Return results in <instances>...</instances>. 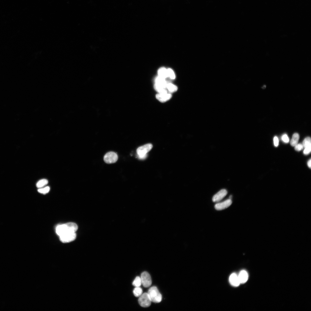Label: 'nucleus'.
<instances>
[{
    "label": "nucleus",
    "mask_w": 311,
    "mask_h": 311,
    "mask_svg": "<svg viewBox=\"0 0 311 311\" xmlns=\"http://www.w3.org/2000/svg\"><path fill=\"white\" fill-rule=\"evenodd\" d=\"M77 229V225L76 223L69 222L58 225L56 228V232L60 236L68 233L75 232Z\"/></svg>",
    "instance_id": "nucleus-1"
},
{
    "label": "nucleus",
    "mask_w": 311,
    "mask_h": 311,
    "mask_svg": "<svg viewBox=\"0 0 311 311\" xmlns=\"http://www.w3.org/2000/svg\"><path fill=\"white\" fill-rule=\"evenodd\" d=\"M147 293L151 302L158 303L161 301L162 296L156 287L153 286L150 287Z\"/></svg>",
    "instance_id": "nucleus-2"
},
{
    "label": "nucleus",
    "mask_w": 311,
    "mask_h": 311,
    "mask_svg": "<svg viewBox=\"0 0 311 311\" xmlns=\"http://www.w3.org/2000/svg\"><path fill=\"white\" fill-rule=\"evenodd\" d=\"M153 146L151 143H148L139 147L136 150L138 158L140 159H145L147 157V153L152 148Z\"/></svg>",
    "instance_id": "nucleus-3"
},
{
    "label": "nucleus",
    "mask_w": 311,
    "mask_h": 311,
    "mask_svg": "<svg viewBox=\"0 0 311 311\" xmlns=\"http://www.w3.org/2000/svg\"><path fill=\"white\" fill-rule=\"evenodd\" d=\"M138 302L141 306L146 308L150 306L151 301L147 293H145L139 297Z\"/></svg>",
    "instance_id": "nucleus-4"
},
{
    "label": "nucleus",
    "mask_w": 311,
    "mask_h": 311,
    "mask_svg": "<svg viewBox=\"0 0 311 311\" xmlns=\"http://www.w3.org/2000/svg\"><path fill=\"white\" fill-rule=\"evenodd\" d=\"M118 158V156L116 153L113 151H109L104 155V160L107 164H111L115 162Z\"/></svg>",
    "instance_id": "nucleus-5"
},
{
    "label": "nucleus",
    "mask_w": 311,
    "mask_h": 311,
    "mask_svg": "<svg viewBox=\"0 0 311 311\" xmlns=\"http://www.w3.org/2000/svg\"><path fill=\"white\" fill-rule=\"evenodd\" d=\"M60 241L63 243H66L72 242L76 238L75 232H69L65 234L59 236Z\"/></svg>",
    "instance_id": "nucleus-6"
},
{
    "label": "nucleus",
    "mask_w": 311,
    "mask_h": 311,
    "mask_svg": "<svg viewBox=\"0 0 311 311\" xmlns=\"http://www.w3.org/2000/svg\"><path fill=\"white\" fill-rule=\"evenodd\" d=\"M141 278L142 284L144 287H148L151 286L152 281L151 276L148 272H142L141 275Z\"/></svg>",
    "instance_id": "nucleus-7"
},
{
    "label": "nucleus",
    "mask_w": 311,
    "mask_h": 311,
    "mask_svg": "<svg viewBox=\"0 0 311 311\" xmlns=\"http://www.w3.org/2000/svg\"><path fill=\"white\" fill-rule=\"evenodd\" d=\"M232 203V200L229 199L221 202L216 204L215 206V208L216 210H221L230 206Z\"/></svg>",
    "instance_id": "nucleus-8"
},
{
    "label": "nucleus",
    "mask_w": 311,
    "mask_h": 311,
    "mask_svg": "<svg viewBox=\"0 0 311 311\" xmlns=\"http://www.w3.org/2000/svg\"><path fill=\"white\" fill-rule=\"evenodd\" d=\"M227 191L224 189L221 190L215 194L212 198L214 202H218L222 200L227 194Z\"/></svg>",
    "instance_id": "nucleus-9"
},
{
    "label": "nucleus",
    "mask_w": 311,
    "mask_h": 311,
    "mask_svg": "<svg viewBox=\"0 0 311 311\" xmlns=\"http://www.w3.org/2000/svg\"><path fill=\"white\" fill-rule=\"evenodd\" d=\"M172 95L170 93H158L156 94V98L160 102L164 103L170 99Z\"/></svg>",
    "instance_id": "nucleus-10"
},
{
    "label": "nucleus",
    "mask_w": 311,
    "mask_h": 311,
    "mask_svg": "<svg viewBox=\"0 0 311 311\" xmlns=\"http://www.w3.org/2000/svg\"><path fill=\"white\" fill-rule=\"evenodd\" d=\"M229 281L230 284L234 287H237L240 284L238 275L235 273L231 274L229 278Z\"/></svg>",
    "instance_id": "nucleus-11"
},
{
    "label": "nucleus",
    "mask_w": 311,
    "mask_h": 311,
    "mask_svg": "<svg viewBox=\"0 0 311 311\" xmlns=\"http://www.w3.org/2000/svg\"><path fill=\"white\" fill-rule=\"evenodd\" d=\"M238 275L240 284L245 283L248 279V274L245 270L241 271Z\"/></svg>",
    "instance_id": "nucleus-12"
},
{
    "label": "nucleus",
    "mask_w": 311,
    "mask_h": 311,
    "mask_svg": "<svg viewBox=\"0 0 311 311\" xmlns=\"http://www.w3.org/2000/svg\"><path fill=\"white\" fill-rule=\"evenodd\" d=\"M155 82V83L166 88V85L167 83L165 80V79L158 76L156 78Z\"/></svg>",
    "instance_id": "nucleus-13"
},
{
    "label": "nucleus",
    "mask_w": 311,
    "mask_h": 311,
    "mask_svg": "<svg viewBox=\"0 0 311 311\" xmlns=\"http://www.w3.org/2000/svg\"><path fill=\"white\" fill-rule=\"evenodd\" d=\"M299 138V135L298 133H294L292 136L290 141L291 145L292 146H295L298 143Z\"/></svg>",
    "instance_id": "nucleus-14"
},
{
    "label": "nucleus",
    "mask_w": 311,
    "mask_h": 311,
    "mask_svg": "<svg viewBox=\"0 0 311 311\" xmlns=\"http://www.w3.org/2000/svg\"><path fill=\"white\" fill-rule=\"evenodd\" d=\"M154 88L158 93L162 94L167 93L166 88L155 83L154 85Z\"/></svg>",
    "instance_id": "nucleus-15"
},
{
    "label": "nucleus",
    "mask_w": 311,
    "mask_h": 311,
    "mask_svg": "<svg viewBox=\"0 0 311 311\" xmlns=\"http://www.w3.org/2000/svg\"><path fill=\"white\" fill-rule=\"evenodd\" d=\"M158 73L159 76L164 79L168 77L167 70L164 67L160 69L158 71Z\"/></svg>",
    "instance_id": "nucleus-16"
},
{
    "label": "nucleus",
    "mask_w": 311,
    "mask_h": 311,
    "mask_svg": "<svg viewBox=\"0 0 311 311\" xmlns=\"http://www.w3.org/2000/svg\"><path fill=\"white\" fill-rule=\"evenodd\" d=\"M166 88L171 93L176 92L178 89L177 87L176 86L170 83L167 84L166 85Z\"/></svg>",
    "instance_id": "nucleus-17"
},
{
    "label": "nucleus",
    "mask_w": 311,
    "mask_h": 311,
    "mask_svg": "<svg viewBox=\"0 0 311 311\" xmlns=\"http://www.w3.org/2000/svg\"><path fill=\"white\" fill-rule=\"evenodd\" d=\"M142 289L140 287H135L133 290V294L136 297H139L142 295Z\"/></svg>",
    "instance_id": "nucleus-18"
},
{
    "label": "nucleus",
    "mask_w": 311,
    "mask_h": 311,
    "mask_svg": "<svg viewBox=\"0 0 311 311\" xmlns=\"http://www.w3.org/2000/svg\"><path fill=\"white\" fill-rule=\"evenodd\" d=\"M48 183V181L45 179H43L39 180L36 184L37 187L41 188L46 185Z\"/></svg>",
    "instance_id": "nucleus-19"
},
{
    "label": "nucleus",
    "mask_w": 311,
    "mask_h": 311,
    "mask_svg": "<svg viewBox=\"0 0 311 311\" xmlns=\"http://www.w3.org/2000/svg\"><path fill=\"white\" fill-rule=\"evenodd\" d=\"M142 284V281L141 277L136 276L133 280L132 284L135 287H140Z\"/></svg>",
    "instance_id": "nucleus-20"
},
{
    "label": "nucleus",
    "mask_w": 311,
    "mask_h": 311,
    "mask_svg": "<svg viewBox=\"0 0 311 311\" xmlns=\"http://www.w3.org/2000/svg\"><path fill=\"white\" fill-rule=\"evenodd\" d=\"M302 144L303 147H304V148L309 146H311V140L310 138L309 137H307L304 140Z\"/></svg>",
    "instance_id": "nucleus-21"
},
{
    "label": "nucleus",
    "mask_w": 311,
    "mask_h": 311,
    "mask_svg": "<svg viewBox=\"0 0 311 311\" xmlns=\"http://www.w3.org/2000/svg\"><path fill=\"white\" fill-rule=\"evenodd\" d=\"M50 190V187L47 186L44 188H40L38 190L39 192L43 194H46L48 193Z\"/></svg>",
    "instance_id": "nucleus-22"
},
{
    "label": "nucleus",
    "mask_w": 311,
    "mask_h": 311,
    "mask_svg": "<svg viewBox=\"0 0 311 311\" xmlns=\"http://www.w3.org/2000/svg\"><path fill=\"white\" fill-rule=\"evenodd\" d=\"M168 76L172 79H175V76L173 70L170 69H167Z\"/></svg>",
    "instance_id": "nucleus-23"
},
{
    "label": "nucleus",
    "mask_w": 311,
    "mask_h": 311,
    "mask_svg": "<svg viewBox=\"0 0 311 311\" xmlns=\"http://www.w3.org/2000/svg\"><path fill=\"white\" fill-rule=\"evenodd\" d=\"M302 144L301 143L297 144L295 146V150L299 151L301 150L303 148Z\"/></svg>",
    "instance_id": "nucleus-24"
},
{
    "label": "nucleus",
    "mask_w": 311,
    "mask_h": 311,
    "mask_svg": "<svg viewBox=\"0 0 311 311\" xmlns=\"http://www.w3.org/2000/svg\"><path fill=\"white\" fill-rule=\"evenodd\" d=\"M282 140L285 143H288L289 141V139L287 134H284L281 137Z\"/></svg>",
    "instance_id": "nucleus-25"
},
{
    "label": "nucleus",
    "mask_w": 311,
    "mask_h": 311,
    "mask_svg": "<svg viewBox=\"0 0 311 311\" xmlns=\"http://www.w3.org/2000/svg\"><path fill=\"white\" fill-rule=\"evenodd\" d=\"M311 151V146H309L305 148L303 153L305 155H308L310 153Z\"/></svg>",
    "instance_id": "nucleus-26"
},
{
    "label": "nucleus",
    "mask_w": 311,
    "mask_h": 311,
    "mask_svg": "<svg viewBox=\"0 0 311 311\" xmlns=\"http://www.w3.org/2000/svg\"><path fill=\"white\" fill-rule=\"evenodd\" d=\"M274 146L277 147L278 145L279 141L278 138L276 136H275L274 138Z\"/></svg>",
    "instance_id": "nucleus-27"
},
{
    "label": "nucleus",
    "mask_w": 311,
    "mask_h": 311,
    "mask_svg": "<svg viewBox=\"0 0 311 311\" xmlns=\"http://www.w3.org/2000/svg\"><path fill=\"white\" fill-rule=\"evenodd\" d=\"M307 165H308V167L310 168H311V159H310V160H308V162H307Z\"/></svg>",
    "instance_id": "nucleus-28"
},
{
    "label": "nucleus",
    "mask_w": 311,
    "mask_h": 311,
    "mask_svg": "<svg viewBox=\"0 0 311 311\" xmlns=\"http://www.w3.org/2000/svg\"><path fill=\"white\" fill-rule=\"evenodd\" d=\"M232 197V195H230V196L229 197V199L231 200Z\"/></svg>",
    "instance_id": "nucleus-29"
},
{
    "label": "nucleus",
    "mask_w": 311,
    "mask_h": 311,
    "mask_svg": "<svg viewBox=\"0 0 311 311\" xmlns=\"http://www.w3.org/2000/svg\"><path fill=\"white\" fill-rule=\"evenodd\" d=\"M266 87V86H264L262 87V88H263V89L265 88Z\"/></svg>",
    "instance_id": "nucleus-30"
}]
</instances>
